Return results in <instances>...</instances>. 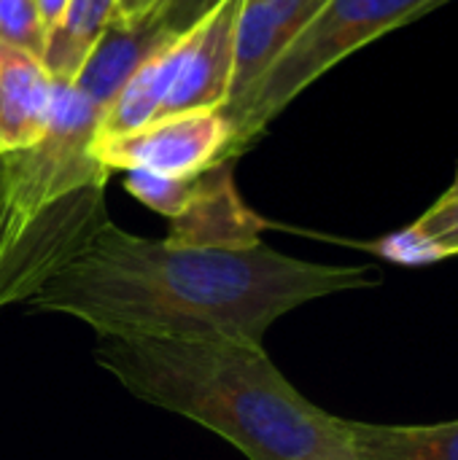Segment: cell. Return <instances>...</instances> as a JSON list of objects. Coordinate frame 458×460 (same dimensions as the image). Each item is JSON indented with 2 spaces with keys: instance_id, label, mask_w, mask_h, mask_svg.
<instances>
[{
  "instance_id": "obj_6",
  "label": "cell",
  "mask_w": 458,
  "mask_h": 460,
  "mask_svg": "<svg viewBox=\"0 0 458 460\" xmlns=\"http://www.w3.org/2000/svg\"><path fill=\"white\" fill-rule=\"evenodd\" d=\"M246 0H219L194 27L184 67L159 111V119L200 111H224L235 78V32Z\"/></svg>"
},
{
  "instance_id": "obj_4",
  "label": "cell",
  "mask_w": 458,
  "mask_h": 460,
  "mask_svg": "<svg viewBox=\"0 0 458 460\" xmlns=\"http://www.w3.org/2000/svg\"><path fill=\"white\" fill-rule=\"evenodd\" d=\"M103 108L67 81H57L54 108L46 132L24 151L0 156L5 210L24 232L46 208L59 199L108 183V170L92 156Z\"/></svg>"
},
{
  "instance_id": "obj_3",
  "label": "cell",
  "mask_w": 458,
  "mask_h": 460,
  "mask_svg": "<svg viewBox=\"0 0 458 460\" xmlns=\"http://www.w3.org/2000/svg\"><path fill=\"white\" fill-rule=\"evenodd\" d=\"M443 3L448 0H329L265 75L221 111L232 124V159H238L297 94L348 54L421 19Z\"/></svg>"
},
{
  "instance_id": "obj_14",
  "label": "cell",
  "mask_w": 458,
  "mask_h": 460,
  "mask_svg": "<svg viewBox=\"0 0 458 460\" xmlns=\"http://www.w3.org/2000/svg\"><path fill=\"white\" fill-rule=\"evenodd\" d=\"M197 175L173 178V175H159V172H148V170H127L124 189L135 199H140L146 208H151L154 213H159L165 218H175L186 208V202L194 191Z\"/></svg>"
},
{
  "instance_id": "obj_16",
  "label": "cell",
  "mask_w": 458,
  "mask_h": 460,
  "mask_svg": "<svg viewBox=\"0 0 458 460\" xmlns=\"http://www.w3.org/2000/svg\"><path fill=\"white\" fill-rule=\"evenodd\" d=\"M413 226L429 237L448 259L458 256V170L454 183Z\"/></svg>"
},
{
  "instance_id": "obj_21",
  "label": "cell",
  "mask_w": 458,
  "mask_h": 460,
  "mask_svg": "<svg viewBox=\"0 0 458 460\" xmlns=\"http://www.w3.org/2000/svg\"><path fill=\"white\" fill-rule=\"evenodd\" d=\"M65 3H67V0H38L40 16H43V22H46V27H49V30H51V24L57 22L59 11L65 8Z\"/></svg>"
},
{
  "instance_id": "obj_2",
  "label": "cell",
  "mask_w": 458,
  "mask_h": 460,
  "mask_svg": "<svg viewBox=\"0 0 458 460\" xmlns=\"http://www.w3.org/2000/svg\"><path fill=\"white\" fill-rule=\"evenodd\" d=\"M92 356L135 399L205 426L248 460H359L351 420L308 402L265 345L97 337Z\"/></svg>"
},
{
  "instance_id": "obj_17",
  "label": "cell",
  "mask_w": 458,
  "mask_h": 460,
  "mask_svg": "<svg viewBox=\"0 0 458 460\" xmlns=\"http://www.w3.org/2000/svg\"><path fill=\"white\" fill-rule=\"evenodd\" d=\"M375 253H381L383 259L394 261V264H408V267H424V264H435L448 259L429 237H424L413 224L402 232H394L389 237H383L381 243L367 245Z\"/></svg>"
},
{
  "instance_id": "obj_10",
  "label": "cell",
  "mask_w": 458,
  "mask_h": 460,
  "mask_svg": "<svg viewBox=\"0 0 458 460\" xmlns=\"http://www.w3.org/2000/svg\"><path fill=\"white\" fill-rule=\"evenodd\" d=\"M189 46H192V27L186 32L162 40L130 75V81L121 86L113 102L105 108L94 140L119 137L159 119V111L184 67Z\"/></svg>"
},
{
  "instance_id": "obj_20",
  "label": "cell",
  "mask_w": 458,
  "mask_h": 460,
  "mask_svg": "<svg viewBox=\"0 0 458 460\" xmlns=\"http://www.w3.org/2000/svg\"><path fill=\"white\" fill-rule=\"evenodd\" d=\"M165 0H116V19L124 27H135L146 22Z\"/></svg>"
},
{
  "instance_id": "obj_19",
  "label": "cell",
  "mask_w": 458,
  "mask_h": 460,
  "mask_svg": "<svg viewBox=\"0 0 458 460\" xmlns=\"http://www.w3.org/2000/svg\"><path fill=\"white\" fill-rule=\"evenodd\" d=\"M216 3L219 0H165L146 22L170 35H178V32H186L189 27H194Z\"/></svg>"
},
{
  "instance_id": "obj_8",
  "label": "cell",
  "mask_w": 458,
  "mask_h": 460,
  "mask_svg": "<svg viewBox=\"0 0 458 460\" xmlns=\"http://www.w3.org/2000/svg\"><path fill=\"white\" fill-rule=\"evenodd\" d=\"M329 0H246L235 32V78L229 102L240 100L256 78L294 43ZM227 102V105H229ZM224 105V108H227Z\"/></svg>"
},
{
  "instance_id": "obj_12",
  "label": "cell",
  "mask_w": 458,
  "mask_h": 460,
  "mask_svg": "<svg viewBox=\"0 0 458 460\" xmlns=\"http://www.w3.org/2000/svg\"><path fill=\"white\" fill-rule=\"evenodd\" d=\"M116 19V0H67L46 35L43 67L54 81H73Z\"/></svg>"
},
{
  "instance_id": "obj_1",
  "label": "cell",
  "mask_w": 458,
  "mask_h": 460,
  "mask_svg": "<svg viewBox=\"0 0 458 460\" xmlns=\"http://www.w3.org/2000/svg\"><path fill=\"white\" fill-rule=\"evenodd\" d=\"M378 283L367 267L302 261L265 243L184 248L105 218L24 305L70 315L97 337L265 345L267 329L286 313Z\"/></svg>"
},
{
  "instance_id": "obj_13",
  "label": "cell",
  "mask_w": 458,
  "mask_h": 460,
  "mask_svg": "<svg viewBox=\"0 0 458 460\" xmlns=\"http://www.w3.org/2000/svg\"><path fill=\"white\" fill-rule=\"evenodd\" d=\"M359 460H458V420L440 426H373L356 423Z\"/></svg>"
},
{
  "instance_id": "obj_7",
  "label": "cell",
  "mask_w": 458,
  "mask_h": 460,
  "mask_svg": "<svg viewBox=\"0 0 458 460\" xmlns=\"http://www.w3.org/2000/svg\"><path fill=\"white\" fill-rule=\"evenodd\" d=\"M267 221L259 218L235 189L232 159L197 175L186 208L170 218V245L184 248H251L262 243Z\"/></svg>"
},
{
  "instance_id": "obj_9",
  "label": "cell",
  "mask_w": 458,
  "mask_h": 460,
  "mask_svg": "<svg viewBox=\"0 0 458 460\" xmlns=\"http://www.w3.org/2000/svg\"><path fill=\"white\" fill-rule=\"evenodd\" d=\"M57 81L43 62L0 43V156L30 148L49 127Z\"/></svg>"
},
{
  "instance_id": "obj_11",
  "label": "cell",
  "mask_w": 458,
  "mask_h": 460,
  "mask_svg": "<svg viewBox=\"0 0 458 460\" xmlns=\"http://www.w3.org/2000/svg\"><path fill=\"white\" fill-rule=\"evenodd\" d=\"M167 38L170 32L148 22L135 27H124L113 22L70 84L78 92H84L94 105H100L105 113V108L113 102V97L121 92L130 75L140 67V62Z\"/></svg>"
},
{
  "instance_id": "obj_15",
  "label": "cell",
  "mask_w": 458,
  "mask_h": 460,
  "mask_svg": "<svg viewBox=\"0 0 458 460\" xmlns=\"http://www.w3.org/2000/svg\"><path fill=\"white\" fill-rule=\"evenodd\" d=\"M49 27L40 16L38 0H0V43L43 57Z\"/></svg>"
},
{
  "instance_id": "obj_18",
  "label": "cell",
  "mask_w": 458,
  "mask_h": 460,
  "mask_svg": "<svg viewBox=\"0 0 458 460\" xmlns=\"http://www.w3.org/2000/svg\"><path fill=\"white\" fill-rule=\"evenodd\" d=\"M24 232H19L5 210V199H3V183H0V310L5 305H13L22 286H24V270L22 261L13 251L16 240Z\"/></svg>"
},
{
  "instance_id": "obj_5",
  "label": "cell",
  "mask_w": 458,
  "mask_h": 460,
  "mask_svg": "<svg viewBox=\"0 0 458 460\" xmlns=\"http://www.w3.org/2000/svg\"><path fill=\"white\" fill-rule=\"evenodd\" d=\"M232 124L221 111L178 113L154 119L119 137L92 143V156L108 170H148L173 178L205 172L219 162H229ZM235 162V159H232Z\"/></svg>"
}]
</instances>
